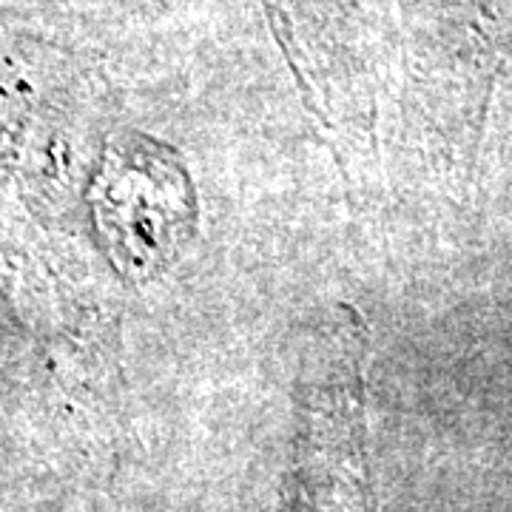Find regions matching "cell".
Masks as SVG:
<instances>
[{"instance_id": "cell-1", "label": "cell", "mask_w": 512, "mask_h": 512, "mask_svg": "<svg viewBox=\"0 0 512 512\" xmlns=\"http://www.w3.org/2000/svg\"><path fill=\"white\" fill-rule=\"evenodd\" d=\"M362 342L353 322L322 348L305 393L293 512H376L365 453Z\"/></svg>"}]
</instances>
